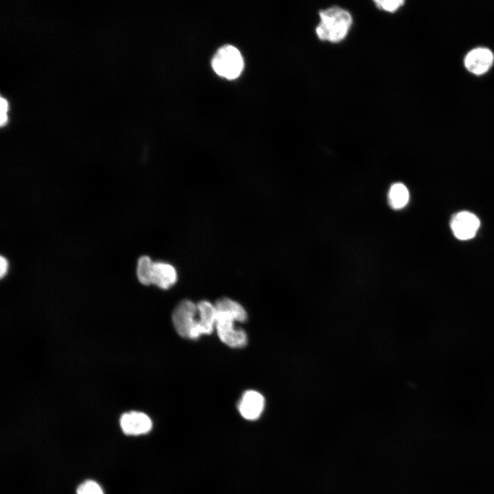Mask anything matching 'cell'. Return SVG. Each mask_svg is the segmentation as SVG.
Listing matches in <instances>:
<instances>
[{
	"label": "cell",
	"mask_w": 494,
	"mask_h": 494,
	"mask_svg": "<svg viewBox=\"0 0 494 494\" xmlns=\"http://www.w3.org/2000/svg\"><path fill=\"white\" fill-rule=\"evenodd\" d=\"M216 322L215 329L220 340L231 348H242L248 342L246 333L235 326L244 322L248 316L245 309L235 301L222 298L215 303Z\"/></svg>",
	"instance_id": "obj_1"
},
{
	"label": "cell",
	"mask_w": 494,
	"mask_h": 494,
	"mask_svg": "<svg viewBox=\"0 0 494 494\" xmlns=\"http://www.w3.org/2000/svg\"><path fill=\"white\" fill-rule=\"evenodd\" d=\"M172 323L177 333L183 338L196 340L200 335L198 331L197 304L189 300L180 301L172 315Z\"/></svg>",
	"instance_id": "obj_3"
},
{
	"label": "cell",
	"mask_w": 494,
	"mask_h": 494,
	"mask_svg": "<svg viewBox=\"0 0 494 494\" xmlns=\"http://www.w3.org/2000/svg\"><path fill=\"white\" fill-rule=\"evenodd\" d=\"M388 200L392 209L403 208L409 200V191L407 187L401 183L393 184L389 189Z\"/></svg>",
	"instance_id": "obj_11"
},
{
	"label": "cell",
	"mask_w": 494,
	"mask_h": 494,
	"mask_svg": "<svg viewBox=\"0 0 494 494\" xmlns=\"http://www.w3.org/2000/svg\"><path fill=\"white\" fill-rule=\"evenodd\" d=\"M76 494H104V492L96 482L89 480L78 486Z\"/></svg>",
	"instance_id": "obj_13"
},
{
	"label": "cell",
	"mask_w": 494,
	"mask_h": 494,
	"mask_svg": "<svg viewBox=\"0 0 494 494\" xmlns=\"http://www.w3.org/2000/svg\"><path fill=\"white\" fill-rule=\"evenodd\" d=\"M264 405L263 396L256 390H250L242 395L238 404V410L242 417L249 421H253L260 416Z\"/></svg>",
	"instance_id": "obj_8"
},
{
	"label": "cell",
	"mask_w": 494,
	"mask_h": 494,
	"mask_svg": "<svg viewBox=\"0 0 494 494\" xmlns=\"http://www.w3.org/2000/svg\"><path fill=\"white\" fill-rule=\"evenodd\" d=\"M214 71L228 80L237 78L244 68V60L239 51L233 45L221 47L211 60Z\"/></svg>",
	"instance_id": "obj_4"
},
{
	"label": "cell",
	"mask_w": 494,
	"mask_h": 494,
	"mask_svg": "<svg viewBox=\"0 0 494 494\" xmlns=\"http://www.w3.org/2000/svg\"><path fill=\"white\" fill-rule=\"evenodd\" d=\"M0 108H1V113H0V122L1 124L3 126L4 124H5L7 121V115L6 112L8 110V103L5 99L3 97H1L0 99Z\"/></svg>",
	"instance_id": "obj_15"
},
{
	"label": "cell",
	"mask_w": 494,
	"mask_h": 494,
	"mask_svg": "<svg viewBox=\"0 0 494 494\" xmlns=\"http://www.w3.org/2000/svg\"><path fill=\"white\" fill-rule=\"evenodd\" d=\"M376 7L383 11L395 12L405 3L403 0H377L374 1Z\"/></svg>",
	"instance_id": "obj_14"
},
{
	"label": "cell",
	"mask_w": 494,
	"mask_h": 494,
	"mask_svg": "<svg viewBox=\"0 0 494 494\" xmlns=\"http://www.w3.org/2000/svg\"><path fill=\"white\" fill-rule=\"evenodd\" d=\"M153 262L148 256H142L139 259L137 274L139 281L143 285H149L151 283V276Z\"/></svg>",
	"instance_id": "obj_12"
},
{
	"label": "cell",
	"mask_w": 494,
	"mask_h": 494,
	"mask_svg": "<svg viewBox=\"0 0 494 494\" xmlns=\"http://www.w3.org/2000/svg\"><path fill=\"white\" fill-rule=\"evenodd\" d=\"M7 270L8 261L3 257L1 256L0 258V277L1 278L5 276L7 272Z\"/></svg>",
	"instance_id": "obj_16"
},
{
	"label": "cell",
	"mask_w": 494,
	"mask_h": 494,
	"mask_svg": "<svg viewBox=\"0 0 494 494\" xmlns=\"http://www.w3.org/2000/svg\"><path fill=\"white\" fill-rule=\"evenodd\" d=\"M197 304L198 327L200 336L211 334L215 327L216 309L215 305L207 301H201Z\"/></svg>",
	"instance_id": "obj_10"
},
{
	"label": "cell",
	"mask_w": 494,
	"mask_h": 494,
	"mask_svg": "<svg viewBox=\"0 0 494 494\" xmlns=\"http://www.w3.org/2000/svg\"><path fill=\"white\" fill-rule=\"evenodd\" d=\"M120 426L125 434L137 436L150 432L152 423L147 414L132 411L122 414Z\"/></svg>",
	"instance_id": "obj_7"
},
{
	"label": "cell",
	"mask_w": 494,
	"mask_h": 494,
	"mask_svg": "<svg viewBox=\"0 0 494 494\" xmlns=\"http://www.w3.org/2000/svg\"><path fill=\"white\" fill-rule=\"evenodd\" d=\"M479 226L480 220L478 217L469 211L456 213L451 221V228L454 236L461 240L473 238Z\"/></svg>",
	"instance_id": "obj_5"
},
{
	"label": "cell",
	"mask_w": 494,
	"mask_h": 494,
	"mask_svg": "<svg viewBox=\"0 0 494 494\" xmlns=\"http://www.w3.org/2000/svg\"><path fill=\"white\" fill-rule=\"evenodd\" d=\"M320 21L316 27L317 37L322 41L338 43L349 34L353 24L351 13L333 5L319 12Z\"/></svg>",
	"instance_id": "obj_2"
},
{
	"label": "cell",
	"mask_w": 494,
	"mask_h": 494,
	"mask_svg": "<svg viewBox=\"0 0 494 494\" xmlns=\"http://www.w3.org/2000/svg\"><path fill=\"white\" fill-rule=\"evenodd\" d=\"M494 61L493 52L485 47H477L471 50L465 56L464 63L471 73L480 75L487 72Z\"/></svg>",
	"instance_id": "obj_6"
},
{
	"label": "cell",
	"mask_w": 494,
	"mask_h": 494,
	"mask_svg": "<svg viewBox=\"0 0 494 494\" xmlns=\"http://www.w3.org/2000/svg\"><path fill=\"white\" fill-rule=\"evenodd\" d=\"M177 281L175 268L165 262H153L151 283L161 289L167 290Z\"/></svg>",
	"instance_id": "obj_9"
}]
</instances>
